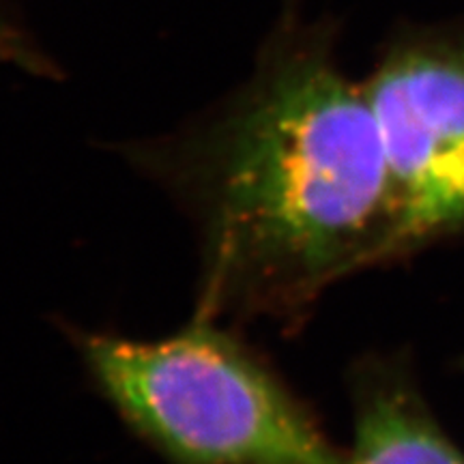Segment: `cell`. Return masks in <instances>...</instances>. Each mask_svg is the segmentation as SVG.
Masks as SVG:
<instances>
[{
  "instance_id": "cell-1",
  "label": "cell",
  "mask_w": 464,
  "mask_h": 464,
  "mask_svg": "<svg viewBox=\"0 0 464 464\" xmlns=\"http://www.w3.org/2000/svg\"><path fill=\"white\" fill-rule=\"evenodd\" d=\"M138 161L198 232L200 321H295L398 258L374 112L323 50L276 54L222 114Z\"/></svg>"
},
{
  "instance_id": "cell-2",
  "label": "cell",
  "mask_w": 464,
  "mask_h": 464,
  "mask_svg": "<svg viewBox=\"0 0 464 464\" xmlns=\"http://www.w3.org/2000/svg\"><path fill=\"white\" fill-rule=\"evenodd\" d=\"M78 346L106 402L170 464H346L304 400L218 323Z\"/></svg>"
},
{
  "instance_id": "cell-3",
  "label": "cell",
  "mask_w": 464,
  "mask_h": 464,
  "mask_svg": "<svg viewBox=\"0 0 464 464\" xmlns=\"http://www.w3.org/2000/svg\"><path fill=\"white\" fill-rule=\"evenodd\" d=\"M363 92L390 170L398 256L464 228V39L385 56Z\"/></svg>"
},
{
  "instance_id": "cell-4",
  "label": "cell",
  "mask_w": 464,
  "mask_h": 464,
  "mask_svg": "<svg viewBox=\"0 0 464 464\" xmlns=\"http://www.w3.org/2000/svg\"><path fill=\"white\" fill-rule=\"evenodd\" d=\"M353 445L346 464H464L398 363L363 359L351 376Z\"/></svg>"
}]
</instances>
